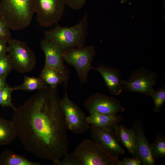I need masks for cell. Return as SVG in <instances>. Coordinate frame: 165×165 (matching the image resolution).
<instances>
[{"instance_id":"obj_25","label":"cell","mask_w":165,"mask_h":165,"mask_svg":"<svg viewBox=\"0 0 165 165\" xmlns=\"http://www.w3.org/2000/svg\"><path fill=\"white\" fill-rule=\"evenodd\" d=\"M55 165H82L79 157L74 152L66 153L63 159L53 162Z\"/></svg>"},{"instance_id":"obj_16","label":"cell","mask_w":165,"mask_h":165,"mask_svg":"<svg viewBox=\"0 0 165 165\" xmlns=\"http://www.w3.org/2000/svg\"><path fill=\"white\" fill-rule=\"evenodd\" d=\"M115 134L118 140L133 156L134 153V136L132 129L123 125L118 124L114 129Z\"/></svg>"},{"instance_id":"obj_20","label":"cell","mask_w":165,"mask_h":165,"mask_svg":"<svg viewBox=\"0 0 165 165\" xmlns=\"http://www.w3.org/2000/svg\"><path fill=\"white\" fill-rule=\"evenodd\" d=\"M47 84L53 88L63 82V79L59 74L54 69L43 67L39 76Z\"/></svg>"},{"instance_id":"obj_23","label":"cell","mask_w":165,"mask_h":165,"mask_svg":"<svg viewBox=\"0 0 165 165\" xmlns=\"http://www.w3.org/2000/svg\"><path fill=\"white\" fill-rule=\"evenodd\" d=\"M153 99L154 104V111L158 113L165 101V87L164 86L157 91H153L150 96Z\"/></svg>"},{"instance_id":"obj_9","label":"cell","mask_w":165,"mask_h":165,"mask_svg":"<svg viewBox=\"0 0 165 165\" xmlns=\"http://www.w3.org/2000/svg\"><path fill=\"white\" fill-rule=\"evenodd\" d=\"M41 47L45 57L44 67L52 68L61 76L66 91L69 73L65 66L63 57V51L54 43L45 38L40 41Z\"/></svg>"},{"instance_id":"obj_31","label":"cell","mask_w":165,"mask_h":165,"mask_svg":"<svg viewBox=\"0 0 165 165\" xmlns=\"http://www.w3.org/2000/svg\"><path fill=\"white\" fill-rule=\"evenodd\" d=\"M128 0H122V2H125L128 1Z\"/></svg>"},{"instance_id":"obj_1","label":"cell","mask_w":165,"mask_h":165,"mask_svg":"<svg viewBox=\"0 0 165 165\" xmlns=\"http://www.w3.org/2000/svg\"><path fill=\"white\" fill-rule=\"evenodd\" d=\"M57 88L38 90L13 109L12 121L25 149L53 162L68 152V128Z\"/></svg>"},{"instance_id":"obj_12","label":"cell","mask_w":165,"mask_h":165,"mask_svg":"<svg viewBox=\"0 0 165 165\" xmlns=\"http://www.w3.org/2000/svg\"><path fill=\"white\" fill-rule=\"evenodd\" d=\"M131 129L134 136L133 157L137 158L141 165H156V161L151 152L150 144L145 137L144 126L141 120L139 119L135 120Z\"/></svg>"},{"instance_id":"obj_5","label":"cell","mask_w":165,"mask_h":165,"mask_svg":"<svg viewBox=\"0 0 165 165\" xmlns=\"http://www.w3.org/2000/svg\"><path fill=\"white\" fill-rule=\"evenodd\" d=\"M96 54L93 46L70 48L63 52L64 61L75 69L82 84L88 82V74L92 69L91 63Z\"/></svg>"},{"instance_id":"obj_3","label":"cell","mask_w":165,"mask_h":165,"mask_svg":"<svg viewBox=\"0 0 165 165\" xmlns=\"http://www.w3.org/2000/svg\"><path fill=\"white\" fill-rule=\"evenodd\" d=\"M35 11V0H1L0 13L9 28L23 29L30 24Z\"/></svg>"},{"instance_id":"obj_14","label":"cell","mask_w":165,"mask_h":165,"mask_svg":"<svg viewBox=\"0 0 165 165\" xmlns=\"http://www.w3.org/2000/svg\"><path fill=\"white\" fill-rule=\"evenodd\" d=\"M92 69L99 72L104 80L107 87L110 92L114 95H119L123 90V81L119 71L103 65H98Z\"/></svg>"},{"instance_id":"obj_26","label":"cell","mask_w":165,"mask_h":165,"mask_svg":"<svg viewBox=\"0 0 165 165\" xmlns=\"http://www.w3.org/2000/svg\"><path fill=\"white\" fill-rule=\"evenodd\" d=\"M10 28L0 13V39L7 43L12 39Z\"/></svg>"},{"instance_id":"obj_8","label":"cell","mask_w":165,"mask_h":165,"mask_svg":"<svg viewBox=\"0 0 165 165\" xmlns=\"http://www.w3.org/2000/svg\"><path fill=\"white\" fill-rule=\"evenodd\" d=\"M37 20L42 27L57 24L63 14L65 0H35Z\"/></svg>"},{"instance_id":"obj_6","label":"cell","mask_w":165,"mask_h":165,"mask_svg":"<svg viewBox=\"0 0 165 165\" xmlns=\"http://www.w3.org/2000/svg\"><path fill=\"white\" fill-rule=\"evenodd\" d=\"M8 44V53L14 69L19 73H24L31 71L35 68V54L25 42L11 39Z\"/></svg>"},{"instance_id":"obj_7","label":"cell","mask_w":165,"mask_h":165,"mask_svg":"<svg viewBox=\"0 0 165 165\" xmlns=\"http://www.w3.org/2000/svg\"><path fill=\"white\" fill-rule=\"evenodd\" d=\"M61 100V106L64 113L68 129L77 134L87 132L90 124L86 114L69 98L66 91Z\"/></svg>"},{"instance_id":"obj_29","label":"cell","mask_w":165,"mask_h":165,"mask_svg":"<svg viewBox=\"0 0 165 165\" xmlns=\"http://www.w3.org/2000/svg\"><path fill=\"white\" fill-rule=\"evenodd\" d=\"M8 43L0 39V57L7 54L8 51Z\"/></svg>"},{"instance_id":"obj_15","label":"cell","mask_w":165,"mask_h":165,"mask_svg":"<svg viewBox=\"0 0 165 165\" xmlns=\"http://www.w3.org/2000/svg\"><path fill=\"white\" fill-rule=\"evenodd\" d=\"M90 114V115L87 116L89 124L106 130H114L122 119L121 115L116 114L108 115L94 112Z\"/></svg>"},{"instance_id":"obj_18","label":"cell","mask_w":165,"mask_h":165,"mask_svg":"<svg viewBox=\"0 0 165 165\" xmlns=\"http://www.w3.org/2000/svg\"><path fill=\"white\" fill-rule=\"evenodd\" d=\"M17 137L12 121L0 116V145L9 144Z\"/></svg>"},{"instance_id":"obj_4","label":"cell","mask_w":165,"mask_h":165,"mask_svg":"<svg viewBox=\"0 0 165 165\" xmlns=\"http://www.w3.org/2000/svg\"><path fill=\"white\" fill-rule=\"evenodd\" d=\"M74 152L82 165H119V157L108 153L94 140L85 139Z\"/></svg>"},{"instance_id":"obj_21","label":"cell","mask_w":165,"mask_h":165,"mask_svg":"<svg viewBox=\"0 0 165 165\" xmlns=\"http://www.w3.org/2000/svg\"><path fill=\"white\" fill-rule=\"evenodd\" d=\"M152 156L155 161L157 159L165 156V136L162 133L157 136L154 142L150 144Z\"/></svg>"},{"instance_id":"obj_13","label":"cell","mask_w":165,"mask_h":165,"mask_svg":"<svg viewBox=\"0 0 165 165\" xmlns=\"http://www.w3.org/2000/svg\"><path fill=\"white\" fill-rule=\"evenodd\" d=\"M90 128L92 138L108 153L119 157L125 153L114 130H105L92 124Z\"/></svg>"},{"instance_id":"obj_10","label":"cell","mask_w":165,"mask_h":165,"mask_svg":"<svg viewBox=\"0 0 165 165\" xmlns=\"http://www.w3.org/2000/svg\"><path fill=\"white\" fill-rule=\"evenodd\" d=\"M157 78L156 73L141 68L134 71L128 80H123V85L126 90L151 96Z\"/></svg>"},{"instance_id":"obj_27","label":"cell","mask_w":165,"mask_h":165,"mask_svg":"<svg viewBox=\"0 0 165 165\" xmlns=\"http://www.w3.org/2000/svg\"><path fill=\"white\" fill-rule=\"evenodd\" d=\"M87 0H65L66 5L74 10L81 9Z\"/></svg>"},{"instance_id":"obj_19","label":"cell","mask_w":165,"mask_h":165,"mask_svg":"<svg viewBox=\"0 0 165 165\" xmlns=\"http://www.w3.org/2000/svg\"><path fill=\"white\" fill-rule=\"evenodd\" d=\"M47 87L46 83L40 77L25 75L23 83L19 86L13 87V90L32 91L44 89Z\"/></svg>"},{"instance_id":"obj_11","label":"cell","mask_w":165,"mask_h":165,"mask_svg":"<svg viewBox=\"0 0 165 165\" xmlns=\"http://www.w3.org/2000/svg\"><path fill=\"white\" fill-rule=\"evenodd\" d=\"M84 105L90 113L113 115L125 111L120 101L117 99L99 93H96L89 97Z\"/></svg>"},{"instance_id":"obj_22","label":"cell","mask_w":165,"mask_h":165,"mask_svg":"<svg viewBox=\"0 0 165 165\" xmlns=\"http://www.w3.org/2000/svg\"><path fill=\"white\" fill-rule=\"evenodd\" d=\"M13 87L7 85L0 90V105L2 107H10L13 109L15 107L12 101Z\"/></svg>"},{"instance_id":"obj_24","label":"cell","mask_w":165,"mask_h":165,"mask_svg":"<svg viewBox=\"0 0 165 165\" xmlns=\"http://www.w3.org/2000/svg\"><path fill=\"white\" fill-rule=\"evenodd\" d=\"M13 69L11 60L8 53L0 57V76L7 78Z\"/></svg>"},{"instance_id":"obj_2","label":"cell","mask_w":165,"mask_h":165,"mask_svg":"<svg viewBox=\"0 0 165 165\" xmlns=\"http://www.w3.org/2000/svg\"><path fill=\"white\" fill-rule=\"evenodd\" d=\"M88 16L85 13L81 20L69 27L57 24L52 29L46 31L44 38L55 44L63 51L85 46L88 35Z\"/></svg>"},{"instance_id":"obj_30","label":"cell","mask_w":165,"mask_h":165,"mask_svg":"<svg viewBox=\"0 0 165 165\" xmlns=\"http://www.w3.org/2000/svg\"><path fill=\"white\" fill-rule=\"evenodd\" d=\"M6 78L0 76V90L8 85L6 82Z\"/></svg>"},{"instance_id":"obj_17","label":"cell","mask_w":165,"mask_h":165,"mask_svg":"<svg viewBox=\"0 0 165 165\" xmlns=\"http://www.w3.org/2000/svg\"><path fill=\"white\" fill-rule=\"evenodd\" d=\"M37 162L30 161L12 150L5 149L0 156V165H41Z\"/></svg>"},{"instance_id":"obj_28","label":"cell","mask_w":165,"mask_h":165,"mask_svg":"<svg viewBox=\"0 0 165 165\" xmlns=\"http://www.w3.org/2000/svg\"><path fill=\"white\" fill-rule=\"evenodd\" d=\"M140 161L137 158L124 157L122 161H119V165H141Z\"/></svg>"}]
</instances>
